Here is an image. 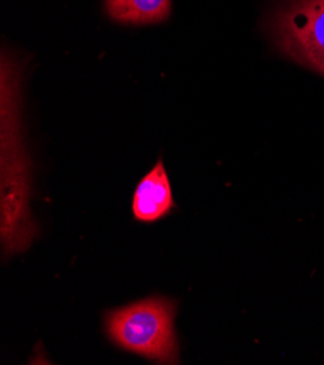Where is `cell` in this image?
Masks as SVG:
<instances>
[{
	"label": "cell",
	"mask_w": 324,
	"mask_h": 365,
	"mask_svg": "<svg viewBox=\"0 0 324 365\" xmlns=\"http://www.w3.org/2000/svg\"><path fill=\"white\" fill-rule=\"evenodd\" d=\"M14 63L2 58V176H0V239L6 257L25 252L38 227L31 212V159L21 120V92Z\"/></svg>",
	"instance_id": "1"
},
{
	"label": "cell",
	"mask_w": 324,
	"mask_h": 365,
	"mask_svg": "<svg viewBox=\"0 0 324 365\" xmlns=\"http://www.w3.org/2000/svg\"><path fill=\"white\" fill-rule=\"evenodd\" d=\"M176 304L147 297L105 314V332L117 346L160 364L179 362Z\"/></svg>",
	"instance_id": "2"
},
{
	"label": "cell",
	"mask_w": 324,
	"mask_h": 365,
	"mask_svg": "<svg viewBox=\"0 0 324 365\" xmlns=\"http://www.w3.org/2000/svg\"><path fill=\"white\" fill-rule=\"evenodd\" d=\"M266 28L281 54L324 76V0H279Z\"/></svg>",
	"instance_id": "3"
},
{
	"label": "cell",
	"mask_w": 324,
	"mask_h": 365,
	"mask_svg": "<svg viewBox=\"0 0 324 365\" xmlns=\"http://www.w3.org/2000/svg\"><path fill=\"white\" fill-rule=\"evenodd\" d=\"M174 207L173 191L164 163L157 160L155 168L144 175L132 195V215L140 223H155L166 217Z\"/></svg>",
	"instance_id": "4"
},
{
	"label": "cell",
	"mask_w": 324,
	"mask_h": 365,
	"mask_svg": "<svg viewBox=\"0 0 324 365\" xmlns=\"http://www.w3.org/2000/svg\"><path fill=\"white\" fill-rule=\"evenodd\" d=\"M103 9L117 24L156 25L170 18L172 0H105Z\"/></svg>",
	"instance_id": "5"
}]
</instances>
